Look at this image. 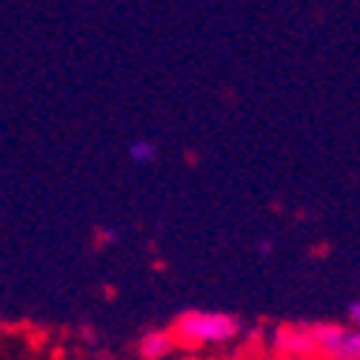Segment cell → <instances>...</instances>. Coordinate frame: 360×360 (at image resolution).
<instances>
[{"label": "cell", "instance_id": "3957f363", "mask_svg": "<svg viewBox=\"0 0 360 360\" xmlns=\"http://www.w3.org/2000/svg\"><path fill=\"white\" fill-rule=\"evenodd\" d=\"M269 346H272V352L281 360H318L311 323H303V321L275 326L272 335H269Z\"/></svg>", "mask_w": 360, "mask_h": 360}, {"label": "cell", "instance_id": "7a4b0ae2", "mask_svg": "<svg viewBox=\"0 0 360 360\" xmlns=\"http://www.w3.org/2000/svg\"><path fill=\"white\" fill-rule=\"evenodd\" d=\"M318 360H360V332L340 321L311 323Z\"/></svg>", "mask_w": 360, "mask_h": 360}, {"label": "cell", "instance_id": "8992f818", "mask_svg": "<svg viewBox=\"0 0 360 360\" xmlns=\"http://www.w3.org/2000/svg\"><path fill=\"white\" fill-rule=\"evenodd\" d=\"M346 323L360 332V300H352V303L346 306Z\"/></svg>", "mask_w": 360, "mask_h": 360}, {"label": "cell", "instance_id": "277c9868", "mask_svg": "<svg viewBox=\"0 0 360 360\" xmlns=\"http://www.w3.org/2000/svg\"><path fill=\"white\" fill-rule=\"evenodd\" d=\"M174 349H177V343H174V338H172L169 329H149L138 340V354L143 360H166Z\"/></svg>", "mask_w": 360, "mask_h": 360}, {"label": "cell", "instance_id": "6da1fadb", "mask_svg": "<svg viewBox=\"0 0 360 360\" xmlns=\"http://www.w3.org/2000/svg\"><path fill=\"white\" fill-rule=\"evenodd\" d=\"M240 321L220 309H186L172 321L169 332L184 349H214L226 346L240 335Z\"/></svg>", "mask_w": 360, "mask_h": 360}, {"label": "cell", "instance_id": "5b68a950", "mask_svg": "<svg viewBox=\"0 0 360 360\" xmlns=\"http://www.w3.org/2000/svg\"><path fill=\"white\" fill-rule=\"evenodd\" d=\"M129 158L131 163H141V166H149L158 160V149L152 141H131L129 143Z\"/></svg>", "mask_w": 360, "mask_h": 360}]
</instances>
